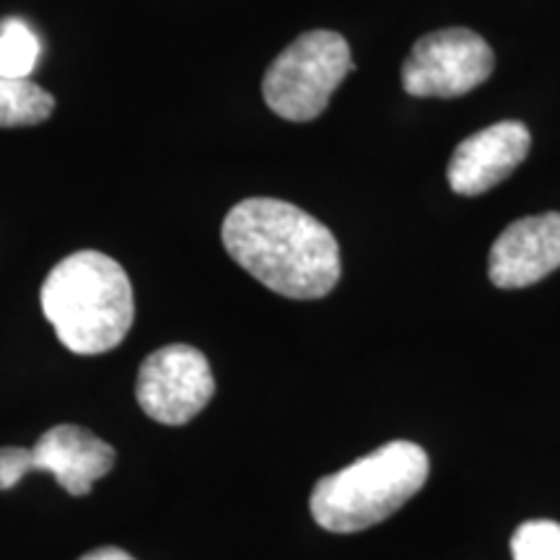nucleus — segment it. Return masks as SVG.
<instances>
[{"mask_svg":"<svg viewBox=\"0 0 560 560\" xmlns=\"http://www.w3.org/2000/svg\"><path fill=\"white\" fill-rule=\"evenodd\" d=\"M221 240L240 268L285 299H322L340 280V247L332 231L285 200L236 202L223 219Z\"/></svg>","mask_w":560,"mask_h":560,"instance_id":"1","label":"nucleus"},{"mask_svg":"<svg viewBox=\"0 0 560 560\" xmlns=\"http://www.w3.org/2000/svg\"><path fill=\"white\" fill-rule=\"evenodd\" d=\"M42 312L70 353L117 348L136 319L128 272L102 252L83 249L55 265L42 285Z\"/></svg>","mask_w":560,"mask_h":560,"instance_id":"2","label":"nucleus"},{"mask_svg":"<svg viewBox=\"0 0 560 560\" xmlns=\"http://www.w3.org/2000/svg\"><path fill=\"white\" fill-rule=\"evenodd\" d=\"M431 472L429 454L412 441H389L342 470L325 475L310 495L314 522L335 535L363 532L400 511Z\"/></svg>","mask_w":560,"mask_h":560,"instance_id":"3","label":"nucleus"},{"mask_svg":"<svg viewBox=\"0 0 560 560\" xmlns=\"http://www.w3.org/2000/svg\"><path fill=\"white\" fill-rule=\"evenodd\" d=\"M350 70L353 58L342 34L306 32L291 42L265 73V104L283 120H317Z\"/></svg>","mask_w":560,"mask_h":560,"instance_id":"4","label":"nucleus"},{"mask_svg":"<svg viewBox=\"0 0 560 560\" xmlns=\"http://www.w3.org/2000/svg\"><path fill=\"white\" fill-rule=\"evenodd\" d=\"M115 446L81 425H52L32 450L0 446V490L19 486L30 472H50L70 495H89L115 467Z\"/></svg>","mask_w":560,"mask_h":560,"instance_id":"5","label":"nucleus"},{"mask_svg":"<svg viewBox=\"0 0 560 560\" xmlns=\"http://www.w3.org/2000/svg\"><path fill=\"white\" fill-rule=\"evenodd\" d=\"M495 68V55L470 30H439L420 37L402 62V89L410 96L457 100L482 86Z\"/></svg>","mask_w":560,"mask_h":560,"instance_id":"6","label":"nucleus"},{"mask_svg":"<svg viewBox=\"0 0 560 560\" xmlns=\"http://www.w3.org/2000/svg\"><path fill=\"white\" fill-rule=\"evenodd\" d=\"M215 380L198 348L164 346L140 363L136 397L149 418L164 425H185L213 400Z\"/></svg>","mask_w":560,"mask_h":560,"instance_id":"7","label":"nucleus"},{"mask_svg":"<svg viewBox=\"0 0 560 560\" xmlns=\"http://www.w3.org/2000/svg\"><path fill=\"white\" fill-rule=\"evenodd\" d=\"M560 268V213L514 221L493 242L488 278L499 289H527Z\"/></svg>","mask_w":560,"mask_h":560,"instance_id":"8","label":"nucleus"},{"mask_svg":"<svg viewBox=\"0 0 560 560\" xmlns=\"http://www.w3.org/2000/svg\"><path fill=\"white\" fill-rule=\"evenodd\" d=\"M532 136L527 125L506 120L465 138L452 153L446 179L457 195L475 198L501 185L527 159Z\"/></svg>","mask_w":560,"mask_h":560,"instance_id":"9","label":"nucleus"},{"mask_svg":"<svg viewBox=\"0 0 560 560\" xmlns=\"http://www.w3.org/2000/svg\"><path fill=\"white\" fill-rule=\"evenodd\" d=\"M55 96L30 79L0 75V128L39 125L52 115Z\"/></svg>","mask_w":560,"mask_h":560,"instance_id":"10","label":"nucleus"},{"mask_svg":"<svg viewBox=\"0 0 560 560\" xmlns=\"http://www.w3.org/2000/svg\"><path fill=\"white\" fill-rule=\"evenodd\" d=\"M39 39L32 26L21 19H5L0 24V75L26 79L39 62Z\"/></svg>","mask_w":560,"mask_h":560,"instance_id":"11","label":"nucleus"},{"mask_svg":"<svg viewBox=\"0 0 560 560\" xmlns=\"http://www.w3.org/2000/svg\"><path fill=\"white\" fill-rule=\"evenodd\" d=\"M514 560H560V524L550 520L524 522L511 537Z\"/></svg>","mask_w":560,"mask_h":560,"instance_id":"12","label":"nucleus"},{"mask_svg":"<svg viewBox=\"0 0 560 560\" xmlns=\"http://www.w3.org/2000/svg\"><path fill=\"white\" fill-rule=\"evenodd\" d=\"M79 560H136V558L120 548H96L86 552V556H81Z\"/></svg>","mask_w":560,"mask_h":560,"instance_id":"13","label":"nucleus"}]
</instances>
